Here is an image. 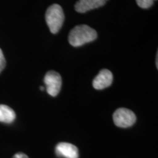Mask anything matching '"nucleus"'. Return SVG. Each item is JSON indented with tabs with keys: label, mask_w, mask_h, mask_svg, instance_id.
I'll return each instance as SVG.
<instances>
[{
	"label": "nucleus",
	"mask_w": 158,
	"mask_h": 158,
	"mask_svg": "<svg viewBox=\"0 0 158 158\" xmlns=\"http://www.w3.org/2000/svg\"><path fill=\"white\" fill-rule=\"evenodd\" d=\"M108 0H78L75 5V10L80 13L86 12L102 7L106 5Z\"/></svg>",
	"instance_id": "obj_7"
},
{
	"label": "nucleus",
	"mask_w": 158,
	"mask_h": 158,
	"mask_svg": "<svg viewBox=\"0 0 158 158\" xmlns=\"http://www.w3.org/2000/svg\"><path fill=\"white\" fill-rule=\"evenodd\" d=\"M15 118V111L6 105H0V122L12 123Z\"/></svg>",
	"instance_id": "obj_8"
},
{
	"label": "nucleus",
	"mask_w": 158,
	"mask_h": 158,
	"mask_svg": "<svg viewBox=\"0 0 158 158\" xmlns=\"http://www.w3.org/2000/svg\"><path fill=\"white\" fill-rule=\"evenodd\" d=\"M156 0H136V3L140 7L143 9H147L153 5Z\"/></svg>",
	"instance_id": "obj_9"
},
{
	"label": "nucleus",
	"mask_w": 158,
	"mask_h": 158,
	"mask_svg": "<svg viewBox=\"0 0 158 158\" xmlns=\"http://www.w3.org/2000/svg\"><path fill=\"white\" fill-rule=\"evenodd\" d=\"M98 37V33L87 25H78L70 31L68 40L73 47H79L92 42Z\"/></svg>",
	"instance_id": "obj_1"
},
{
	"label": "nucleus",
	"mask_w": 158,
	"mask_h": 158,
	"mask_svg": "<svg viewBox=\"0 0 158 158\" xmlns=\"http://www.w3.org/2000/svg\"><path fill=\"white\" fill-rule=\"evenodd\" d=\"M13 158H29V157L28 156L25 155V154H23L22 152H19L15 154V155L13 156Z\"/></svg>",
	"instance_id": "obj_11"
},
{
	"label": "nucleus",
	"mask_w": 158,
	"mask_h": 158,
	"mask_svg": "<svg viewBox=\"0 0 158 158\" xmlns=\"http://www.w3.org/2000/svg\"><path fill=\"white\" fill-rule=\"evenodd\" d=\"M44 83L49 95L56 97L59 93L62 87V81L58 73L53 70L47 73L44 78Z\"/></svg>",
	"instance_id": "obj_4"
},
{
	"label": "nucleus",
	"mask_w": 158,
	"mask_h": 158,
	"mask_svg": "<svg viewBox=\"0 0 158 158\" xmlns=\"http://www.w3.org/2000/svg\"><path fill=\"white\" fill-rule=\"evenodd\" d=\"M113 82V74L107 69H103L94 78L92 85L95 89L101 90L110 86Z\"/></svg>",
	"instance_id": "obj_5"
},
{
	"label": "nucleus",
	"mask_w": 158,
	"mask_h": 158,
	"mask_svg": "<svg viewBox=\"0 0 158 158\" xmlns=\"http://www.w3.org/2000/svg\"><path fill=\"white\" fill-rule=\"evenodd\" d=\"M45 21L52 34H56L62 28L64 21L62 7L57 4L51 5L45 13Z\"/></svg>",
	"instance_id": "obj_2"
},
{
	"label": "nucleus",
	"mask_w": 158,
	"mask_h": 158,
	"mask_svg": "<svg viewBox=\"0 0 158 158\" xmlns=\"http://www.w3.org/2000/svg\"><path fill=\"white\" fill-rule=\"evenodd\" d=\"M6 64V61L5 59V56H4V54L2 53V51L0 48V73L1 72L4 70V68H5Z\"/></svg>",
	"instance_id": "obj_10"
},
{
	"label": "nucleus",
	"mask_w": 158,
	"mask_h": 158,
	"mask_svg": "<svg viewBox=\"0 0 158 158\" xmlns=\"http://www.w3.org/2000/svg\"><path fill=\"white\" fill-rule=\"evenodd\" d=\"M56 155L64 158H78V149L76 146L70 143L62 142L56 146L55 148Z\"/></svg>",
	"instance_id": "obj_6"
},
{
	"label": "nucleus",
	"mask_w": 158,
	"mask_h": 158,
	"mask_svg": "<svg viewBox=\"0 0 158 158\" xmlns=\"http://www.w3.org/2000/svg\"><path fill=\"white\" fill-rule=\"evenodd\" d=\"M40 90H42V91H43V90H44V87H43V86H40Z\"/></svg>",
	"instance_id": "obj_13"
},
{
	"label": "nucleus",
	"mask_w": 158,
	"mask_h": 158,
	"mask_svg": "<svg viewBox=\"0 0 158 158\" xmlns=\"http://www.w3.org/2000/svg\"><path fill=\"white\" fill-rule=\"evenodd\" d=\"M157 59H158V55L157 54V56H156V65H157V68L158 67V64H157Z\"/></svg>",
	"instance_id": "obj_12"
},
{
	"label": "nucleus",
	"mask_w": 158,
	"mask_h": 158,
	"mask_svg": "<svg viewBox=\"0 0 158 158\" xmlns=\"http://www.w3.org/2000/svg\"><path fill=\"white\" fill-rule=\"evenodd\" d=\"M114 124L118 127L127 128L133 126L136 122V116L132 110L121 108L115 110L113 114Z\"/></svg>",
	"instance_id": "obj_3"
}]
</instances>
